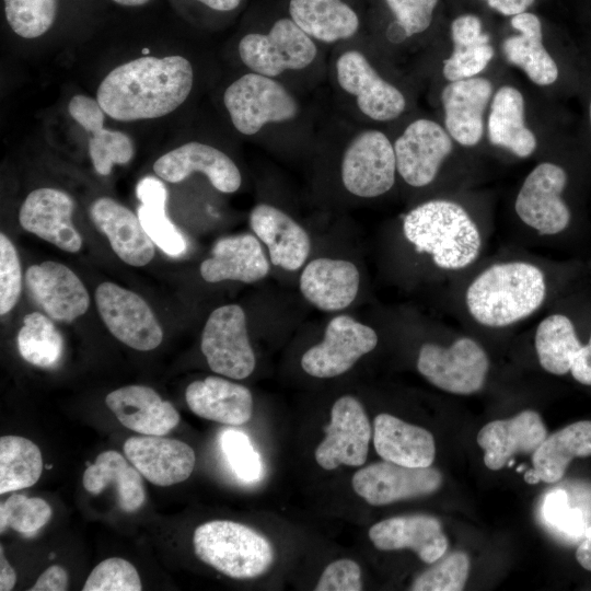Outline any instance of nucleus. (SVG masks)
I'll return each mask as SVG.
<instances>
[{
	"instance_id": "obj_32",
	"label": "nucleus",
	"mask_w": 591,
	"mask_h": 591,
	"mask_svg": "<svg viewBox=\"0 0 591 591\" xmlns=\"http://www.w3.org/2000/svg\"><path fill=\"white\" fill-rule=\"evenodd\" d=\"M185 398L195 415L208 420L241 426L252 418L251 391L219 376L192 382L186 389Z\"/></svg>"
},
{
	"instance_id": "obj_7",
	"label": "nucleus",
	"mask_w": 591,
	"mask_h": 591,
	"mask_svg": "<svg viewBox=\"0 0 591 591\" xmlns=\"http://www.w3.org/2000/svg\"><path fill=\"white\" fill-rule=\"evenodd\" d=\"M569 172L560 164L543 162L525 177L514 202L520 220L542 235H557L572 224L573 211L564 194Z\"/></svg>"
},
{
	"instance_id": "obj_37",
	"label": "nucleus",
	"mask_w": 591,
	"mask_h": 591,
	"mask_svg": "<svg viewBox=\"0 0 591 591\" xmlns=\"http://www.w3.org/2000/svg\"><path fill=\"white\" fill-rule=\"evenodd\" d=\"M82 482L85 490L93 495L114 484L118 506L125 512H135L146 500L140 472L114 450L100 453L95 462L85 468Z\"/></svg>"
},
{
	"instance_id": "obj_8",
	"label": "nucleus",
	"mask_w": 591,
	"mask_h": 591,
	"mask_svg": "<svg viewBox=\"0 0 591 591\" xmlns=\"http://www.w3.org/2000/svg\"><path fill=\"white\" fill-rule=\"evenodd\" d=\"M417 369L438 389L468 395L483 387L489 360L474 339L461 337L449 347L424 344L418 354Z\"/></svg>"
},
{
	"instance_id": "obj_47",
	"label": "nucleus",
	"mask_w": 591,
	"mask_h": 591,
	"mask_svg": "<svg viewBox=\"0 0 591 591\" xmlns=\"http://www.w3.org/2000/svg\"><path fill=\"white\" fill-rule=\"evenodd\" d=\"M221 448L235 475L244 482L257 480L262 475V460L248 437L228 429L221 436Z\"/></svg>"
},
{
	"instance_id": "obj_34",
	"label": "nucleus",
	"mask_w": 591,
	"mask_h": 591,
	"mask_svg": "<svg viewBox=\"0 0 591 591\" xmlns=\"http://www.w3.org/2000/svg\"><path fill=\"white\" fill-rule=\"evenodd\" d=\"M587 456H591V420L576 421L546 437L532 453L533 468L524 473V480L556 483L572 459Z\"/></svg>"
},
{
	"instance_id": "obj_39",
	"label": "nucleus",
	"mask_w": 591,
	"mask_h": 591,
	"mask_svg": "<svg viewBox=\"0 0 591 591\" xmlns=\"http://www.w3.org/2000/svg\"><path fill=\"white\" fill-rule=\"evenodd\" d=\"M141 205L137 216L153 243L170 256H179L186 251V241L166 216L167 192L163 182L146 176L136 186Z\"/></svg>"
},
{
	"instance_id": "obj_52",
	"label": "nucleus",
	"mask_w": 591,
	"mask_h": 591,
	"mask_svg": "<svg viewBox=\"0 0 591 591\" xmlns=\"http://www.w3.org/2000/svg\"><path fill=\"white\" fill-rule=\"evenodd\" d=\"M569 372L578 383L591 385V329L587 341L577 352Z\"/></svg>"
},
{
	"instance_id": "obj_29",
	"label": "nucleus",
	"mask_w": 591,
	"mask_h": 591,
	"mask_svg": "<svg viewBox=\"0 0 591 591\" xmlns=\"http://www.w3.org/2000/svg\"><path fill=\"white\" fill-rule=\"evenodd\" d=\"M269 273L268 259L258 240L252 234L219 239L211 257L200 265V275L207 282L236 280L252 283Z\"/></svg>"
},
{
	"instance_id": "obj_41",
	"label": "nucleus",
	"mask_w": 591,
	"mask_h": 591,
	"mask_svg": "<svg viewBox=\"0 0 591 591\" xmlns=\"http://www.w3.org/2000/svg\"><path fill=\"white\" fill-rule=\"evenodd\" d=\"M21 357L39 368L55 367L63 352V339L51 320L43 313H28L18 334Z\"/></svg>"
},
{
	"instance_id": "obj_26",
	"label": "nucleus",
	"mask_w": 591,
	"mask_h": 591,
	"mask_svg": "<svg viewBox=\"0 0 591 591\" xmlns=\"http://www.w3.org/2000/svg\"><path fill=\"white\" fill-rule=\"evenodd\" d=\"M250 224L266 244L271 264L293 271L306 260L311 241L305 230L289 215L268 204L256 205Z\"/></svg>"
},
{
	"instance_id": "obj_4",
	"label": "nucleus",
	"mask_w": 591,
	"mask_h": 591,
	"mask_svg": "<svg viewBox=\"0 0 591 591\" xmlns=\"http://www.w3.org/2000/svg\"><path fill=\"white\" fill-rule=\"evenodd\" d=\"M196 555L206 564L233 579L256 578L270 567V542L252 528L213 520L196 528L193 537Z\"/></svg>"
},
{
	"instance_id": "obj_1",
	"label": "nucleus",
	"mask_w": 591,
	"mask_h": 591,
	"mask_svg": "<svg viewBox=\"0 0 591 591\" xmlns=\"http://www.w3.org/2000/svg\"><path fill=\"white\" fill-rule=\"evenodd\" d=\"M193 84V66L185 57L143 56L109 71L99 84L96 100L115 120L152 119L179 107Z\"/></svg>"
},
{
	"instance_id": "obj_13",
	"label": "nucleus",
	"mask_w": 591,
	"mask_h": 591,
	"mask_svg": "<svg viewBox=\"0 0 591 591\" xmlns=\"http://www.w3.org/2000/svg\"><path fill=\"white\" fill-rule=\"evenodd\" d=\"M378 344L375 331L348 315L331 320L323 340L301 358L302 369L315 378H334L348 371Z\"/></svg>"
},
{
	"instance_id": "obj_43",
	"label": "nucleus",
	"mask_w": 591,
	"mask_h": 591,
	"mask_svg": "<svg viewBox=\"0 0 591 591\" xmlns=\"http://www.w3.org/2000/svg\"><path fill=\"white\" fill-rule=\"evenodd\" d=\"M389 15L387 32L403 38L424 34L433 24L441 0H379Z\"/></svg>"
},
{
	"instance_id": "obj_17",
	"label": "nucleus",
	"mask_w": 591,
	"mask_h": 591,
	"mask_svg": "<svg viewBox=\"0 0 591 591\" xmlns=\"http://www.w3.org/2000/svg\"><path fill=\"white\" fill-rule=\"evenodd\" d=\"M25 282L33 300L54 321L70 323L89 308L84 285L63 264L46 260L32 265L26 270Z\"/></svg>"
},
{
	"instance_id": "obj_40",
	"label": "nucleus",
	"mask_w": 591,
	"mask_h": 591,
	"mask_svg": "<svg viewBox=\"0 0 591 591\" xmlns=\"http://www.w3.org/2000/svg\"><path fill=\"white\" fill-rule=\"evenodd\" d=\"M42 470V453L34 442L18 436L0 438V494L33 486Z\"/></svg>"
},
{
	"instance_id": "obj_33",
	"label": "nucleus",
	"mask_w": 591,
	"mask_h": 591,
	"mask_svg": "<svg viewBox=\"0 0 591 591\" xmlns=\"http://www.w3.org/2000/svg\"><path fill=\"white\" fill-rule=\"evenodd\" d=\"M373 443L384 460L404 466H431L436 455L433 436L390 414H379L373 422Z\"/></svg>"
},
{
	"instance_id": "obj_6",
	"label": "nucleus",
	"mask_w": 591,
	"mask_h": 591,
	"mask_svg": "<svg viewBox=\"0 0 591 591\" xmlns=\"http://www.w3.org/2000/svg\"><path fill=\"white\" fill-rule=\"evenodd\" d=\"M237 51L252 72L277 78L312 65L317 56V45L286 13L274 19L266 31L244 34Z\"/></svg>"
},
{
	"instance_id": "obj_12",
	"label": "nucleus",
	"mask_w": 591,
	"mask_h": 591,
	"mask_svg": "<svg viewBox=\"0 0 591 591\" xmlns=\"http://www.w3.org/2000/svg\"><path fill=\"white\" fill-rule=\"evenodd\" d=\"M95 303L108 331L123 344L141 351L161 344L162 327L149 304L136 292L103 282L95 290Z\"/></svg>"
},
{
	"instance_id": "obj_28",
	"label": "nucleus",
	"mask_w": 591,
	"mask_h": 591,
	"mask_svg": "<svg viewBox=\"0 0 591 591\" xmlns=\"http://www.w3.org/2000/svg\"><path fill=\"white\" fill-rule=\"evenodd\" d=\"M286 13L312 39L323 44L355 37L362 23L351 0H287Z\"/></svg>"
},
{
	"instance_id": "obj_54",
	"label": "nucleus",
	"mask_w": 591,
	"mask_h": 591,
	"mask_svg": "<svg viewBox=\"0 0 591 591\" xmlns=\"http://www.w3.org/2000/svg\"><path fill=\"white\" fill-rule=\"evenodd\" d=\"M193 7L212 14H232L239 11L245 0H184Z\"/></svg>"
},
{
	"instance_id": "obj_46",
	"label": "nucleus",
	"mask_w": 591,
	"mask_h": 591,
	"mask_svg": "<svg viewBox=\"0 0 591 591\" xmlns=\"http://www.w3.org/2000/svg\"><path fill=\"white\" fill-rule=\"evenodd\" d=\"M137 569L126 559L112 557L101 561L89 575L83 591H140Z\"/></svg>"
},
{
	"instance_id": "obj_53",
	"label": "nucleus",
	"mask_w": 591,
	"mask_h": 591,
	"mask_svg": "<svg viewBox=\"0 0 591 591\" xmlns=\"http://www.w3.org/2000/svg\"><path fill=\"white\" fill-rule=\"evenodd\" d=\"M494 12L503 16H513L529 11L536 0H478Z\"/></svg>"
},
{
	"instance_id": "obj_21",
	"label": "nucleus",
	"mask_w": 591,
	"mask_h": 591,
	"mask_svg": "<svg viewBox=\"0 0 591 591\" xmlns=\"http://www.w3.org/2000/svg\"><path fill=\"white\" fill-rule=\"evenodd\" d=\"M493 85L482 77L452 81L441 93L448 134L464 147L476 146L484 134V113L491 99Z\"/></svg>"
},
{
	"instance_id": "obj_48",
	"label": "nucleus",
	"mask_w": 591,
	"mask_h": 591,
	"mask_svg": "<svg viewBox=\"0 0 591 591\" xmlns=\"http://www.w3.org/2000/svg\"><path fill=\"white\" fill-rule=\"evenodd\" d=\"M542 512L547 524L566 535L583 536L588 528L582 510L571 506L569 495L564 489L547 494Z\"/></svg>"
},
{
	"instance_id": "obj_19",
	"label": "nucleus",
	"mask_w": 591,
	"mask_h": 591,
	"mask_svg": "<svg viewBox=\"0 0 591 591\" xmlns=\"http://www.w3.org/2000/svg\"><path fill=\"white\" fill-rule=\"evenodd\" d=\"M73 199L63 190L43 187L32 190L19 211L21 227L30 233L56 245L62 251L77 253L82 237L71 217Z\"/></svg>"
},
{
	"instance_id": "obj_36",
	"label": "nucleus",
	"mask_w": 591,
	"mask_h": 591,
	"mask_svg": "<svg viewBox=\"0 0 591 591\" xmlns=\"http://www.w3.org/2000/svg\"><path fill=\"white\" fill-rule=\"evenodd\" d=\"M524 99L511 86H501L493 96L487 121L488 139L519 158L530 157L536 149L534 132L524 121Z\"/></svg>"
},
{
	"instance_id": "obj_50",
	"label": "nucleus",
	"mask_w": 591,
	"mask_h": 591,
	"mask_svg": "<svg viewBox=\"0 0 591 591\" xmlns=\"http://www.w3.org/2000/svg\"><path fill=\"white\" fill-rule=\"evenodd\" d=\"M315 591H360L362 590L361 570L351 559H338L331 563L321 575Z\"/></svg>"
},
{
	"instance_id": "obj_25",
	"label": "nucleus",
	"mask_w": 591,
	"mask_h": 591,
	"mask_svg": "<svg viewBox=\"0 0 591 591\" xmlns=\"http://www.w3.org/2000/svg\"><path fill=\"white\" fill-rule=\"evenodd\" d=\"M68 112L88 132L89 155L100 175L106 176L114 165L127 164L132 159L135 154L132 140L125 132L104 127L106 114L96 99L77 94L69 101Z\"/></svg>"
},
{
	"instance_id": "obj_35",
	"label": "nucleus",
	"mask_w": 591,
	"mask_h": 591,
	"mask_svg": "<svg viewBox=\"0 0 591 591\" xmlns=\"http://www.w3.org/2000/svg\"><path fill=\"white\" fill-rule=\"evenodd\" d=\"M450 34L453 50L443 61V77L452 82L479 74L495 54L482 19L475 13H461L451 21Z\"/></svg>"
},
{
	"instance_id": "obj_42",
	"label": "nucleus",
	"mask_w": 591,
	"mask_h": 591,
	"mask_svg": "<svg viewBox=\"0 0 591 591\" xmlns=\"http://www.w3.org/2000/svg\"><path fill=\"white\" fill-rule=\"evenodd\" d=\"M4 21L10 31L24 39L49 33L57 24L63 0H1Z\"/></svg>"
},
{
	"instance_id": "obj_3",
	"label": "nucleus",
	"mask_w": 591,
	"mask_h": 591,
	"mask_svg": "<svg viewBox=\"0 0 591 591\" xmlns=\"http://www.w3.org/2000/svg\"><path fill=\"white\" fill-rule=\"evenodd\" d=\"M403 232L418 253L429 254L436 266L459 270L476 260L482 250L477 224L461 205L433 199L412 209Z\"/></svg>"
},
{
	"instance_id": "obj_38",
	"label": "nucleus",
	"mask_w": 591,
	"mask_h": 591,
	"mask_svg": "<svg viewBox=\"0 0 591 591\" xmlns=\"http://www.w3.org/2000/svg\"><path fill=\"white\" fill-rule=\"evenodd\" d=\"M534 345L541 367L551 374L565 375L583 341L571 316L554 313L537 325Z\"/></svg>"
},
{
	"instance_id": "obj_45",
	"label": "nucleus",
	"mask_w": 591,
	"mask_h": 591,
	"mask_svg": "<svg viewBox=\"0 0 591 591\" xmlns=\"http://www.w3.org/2000/svg\"><path fill=\"white\" fill-rule=\"evenodd\" d=\"M470 571V558L464 552H454L436 566L424 571L413 582V591H461Z\"/></svg>"
},
{
	"instance_id": "obj_16",
	"label": "nucleus",
	"mask_w": 591,
	"mask_h": 591,
	"mask_svg": "<svg viewBox=\"0 0 591 591\" xmlns=\"http://www.w3.org/2000/svg\"><path fill=\"white\" fill-rule=\"evenodd\" d=\"M351 483L368 503L384 506L437 491L442 475L431 466L410 467L383 460L357 471Z\"/></svg>"
},
{
	"instance_id": "obj_44",
	"label": "nucleus",
	"mask_w": 591,
	"mask_h": 591,
	"mask_svg": "<svg viewBox=\"0 0 591 591\" xmlns=\"http://www.w3.org/2000/svg\"><path fill=\"white\" fill-rule=\"evenodd\" d=\"M51 508L42 498L14 494L0 506V532L8 528L32 535L48 523Z\"/></svg>"
},
{
	"instance_id": "obj_56",
	"label": "nucleus",
	"mask_w": 591,
	"mask_h": 591,
	"mask_svg": "<svg viewBox=\"0 0 591 591\" xmlns=\"http://www.w3.org/2000/svg\"><path fill=\"white\" fill-rule=\"evenodd\" d=\"M576 559L582 568L591 571V525L584 531L583 541L576 551Z\"/></svg>"
},
{
	"instance_id": "obj_23",
	"label": "nucleus",
	"mask_w": 591,
	"mask_h": 591,
	"mask_svg": "<svg viewBox=\"0 0 591 591\" xmlns=\"http://www.w3.org/2000/svg\"><path fill=\"white\" fill-rule=\"evenodd\" d=\"M90 217L121 260L136 267L151 262L154 243L131 210L109 197H101L92 202Z\"/></svg>"
},
{
	"instance_id": "obj_30",
	"label": "nucleus",
	"mask_w": 591,
	"mask_h": 591,
	"mask_svg": "<svg viewBox=\"0 0 591 591\" xmlns=\"http://www.w3.org/2000/svg\"><path fill=\"white\" fill-rule=\"evenodd\" d=\"M510 25L517 34L505 38L502 43V51L508 62L521 68L537 85L554 84L559 78V68L543 44L541 18L526 11L511 16Z\"/></svg>"
},
{
	"instance_id": "obj_11",
	"label": "nucleus",
	"mask_w": 591,
	"mask_h": 591,
	"mask_svg": "<svg viewBox=\"0 0 591 591\" xmlns=\"http://www.w3.org/2000/svg\"><path fill=\"white\" fill-rule=\"evenodd\" d=\"M335 76L339 88L355 100L358 109L374 121L393 120L406 108L402 91L383 79L358 49H347L337 57Z\"/></svg>"
},
{
	"instance_id": "obj_15",
	"label": "nucleus",
	"mask_w": 591,
	"mask_h": 591,
	"mask_svg": "<svg viewBox=\"0 0 591 591\" xmlns=\"http://www.w3.org/2000/svg\"><path fill=\"white\" fill-rule=\"evenodd\" d=\"M393 147L397 173L413 187L429 185L453 149L447 129L428 118L412 121Z\"/></svg>"
},
{
	"instance_id": "obj_57",
	"label": "nucleus",
	"mask_w": 591,
	"mask_h": 591,
	"mask_svg": "<svg viewBox=\"0 0 591 591\" xmlns=\"http://www.w3.org/2000/svg\"><path fill=\"white\" fill-rule=\"evenodd\" d=\"M109 1L121 8L137 9V8H143L150 4L153 0H109Z\"/></svg>"
},
{
	"instance_id": "obj_18",
	"label": "nucleus",
	"mask_w": 591,
	"mask_h": 591,
	"mask_svg": "<svg viewBox=\"0 0 591 591\" xmlns=\"http://www.w3.org/2000/svg\"><path fill=\"white\" fill-rule=\"evenodd\" d=\"M158 177L178 183L193 173L206 175L219 192L231 194L242 183L239 167L223 151L207 143L190 141L161 155L153 164Z\"/></svg>"
},
{
	"instance_id": "obj_59",
	"label": "nucleus",
	"mask_w": 591,
	"mask_h": 591,
	"mask_svg": "<svg viewBox=\"0 0 591 591\" xmlns=\"http://www.w3.org/2000/svg\"><path fill=\"white\" fill-rule=\"evenodd\" d=\"M522 470H524V466H523V465H522V466H519V467L517 468L518 472H521Z\"/></svg>"
},
{
	"instance_id": "obj_5",
	"label": "nucleus",
	"mask_w": 591,
	"mask_h": 591,
	"mask_svg": "<svg viewBox=\"0 0 591 591\" xmlns=\"http://www.w3.org/2000/svg\"><path fill=\"white\" fill-rule=\"evenodd\" d=\"M223 104L233 127L244 136L256 135L266 125L292 121L300 112L297 99L281 82L252 71L230 83Z\"/></svg>"
},
{
	"instance_id": "obj_58",
	"label": "nucleus",
	"mask_w": 591,
	"mask_h": 591,
	"mask_svg": "<svg viewBox=\"0 0 591 591\" xmlns=\"http://www.w3.org/2000/svg\"><path fill=\"white\" fill-rule=\"evenodd\" d=\"M587 115H588L589 129L591 131V97H590L589 103H588Z\"/></svg>"
},
{
	"instance_id": "obj_49",
	"label": "nucleus",
	"mask_w": 591,
	"mask_h": 591,
	"mask_svg": "<svg viewBox=\"0 0 591 591\" xmlns=\"http://www.w3.org/2000/svg\"><path fill=\"white\" fill-rule=\"evenodd\" d=\"M22 289L18 252L4 234H0V314L5 315L16 304Z\"/></svg>"
},
{
	"instance_id": "obj_27",
	"label": "nucleus",
	"mask_w": 591,
	"mask_h": 591,
	"mask_svg": "<svg viewBox=\"0 0 591 591\" xmlns=\"http://www.w3.org/2000/svg\"><path fill=\"white\" fill-rule=\"evenodd\" d=\"M105 403L123 426L141 434L164 436L179 422L174 406L149 386L117 389L107 394Z\"/></svg>"
},
{
	"instance_id": "obj_2",
	"label": "nucleus",
	"mask_w": 591,
	"mask_h": 591,
	"mask_svg": "<svg viewBox=\"0 0 591 591\" xmlns=\"http://www.w3.org/2000/svg\"><path fill=\"white\" fill-rule=\"evenodd\" d=\"M544 273L526 262L489 266L468 286L465 303L480 325L499 328L512 325L537 311L545 301Z\"/></svg>"
},
{
	"instance_id": "obj_24",
	"label": "nucleus",
	"mask_w": 591,
	"mask_h": 591,
	"mask_svg": "<svg viewBox=\"0 0 591 591\" xmlns=\"http://www.w3.org/2000/svg\"><path fill=\"white\" fill-rule=\"evenodd\" d=\"M546 437L541 416L534 410H523L510 419L485 425L477 433V443L485 451V465L498 471L517 453H533Z\"/></svg>"
},
{
	"instance_id": "obj_31",
	"label": "nucleus",
	"mask_w": 591,
	"mask_h": 591,
	"mask_svg": "<svg viewBox=\"0 0 591 591\" xmlns=\"http://www.w3.org/2000/svg\"><path fill=\"white\" fill-rule=\"evenodd\" d=\"M360 276L348 260L316 258L303 269L300 290L303 297L322 311H339L357 297Z\"/></svg>"
},
{
	"instance_id": "obj_55",
	"label": "nucleus",
	"mask_w": 591,
	"mask_h": 591,
	"mask_svg": "<svg viewBox=\"0 0 591 591\" xmlns=\"http://www.w3.org/2000/svg\"><path fill=\"white\" fill-rule=\"evenodd\" d=\"M16 582V573L10 566L4 556L2 545L0 546V590L10 591L14 588Z\"/></svg>"
},
{
	"instance_id": "obj_51",
	"label": "nucleus",
	"mask_w": 591,
	"mask_h": 591,
	"mask_svg": "<svg viewBox=\"0 0 591 591\" xmlns=\"http://www.w3.org/2000/svg\"><path fill=\"white\" fill-rule=\"evenodd\" d=\"M68 588V573L59 565L48 567L36 580L31 591H65Z\"/></svg>"
},
{
	"instance_id": "obj_10",
	"label": "nucleus",
	"mask_w": 591,
	"mask_h": 591,
	"mask_svg": "<svg viewBox=\"0 0 591 591\" xmlns=\"http://www.w3.org/2000/svg\"><path fill=\"white\" fill-rule=\"evenodd\" d=\"M201 351L218 374L235 380L252 374L256 360L240 305H222L211 312L202 331Z\"/></svg>"
},
{
	"instance_id": "obj_14",
	"label": "nucleus",
	"mask_w": 591,
	"mask_h": 591,
	"mask_svg": "<svg viewBox=\"0 0 591 591\" xmlns=\"http://www.w3.org/2000/svg\"><path fill=\"white\" fill-rule=\"evenodd\" d=\"M326 437L315 450V460L324 470L339 465L360 466L368 455L372 434L369 418L361 403L350 395L338 398L331 410Z\"/></svg>"
},
{
	"instance_id": "obj_20",
	"label": "nucleus",
	"mask_w": 591,
	"mask_h": 591,
	"mask_svg": "<svg viewBox=\"0 0 591 591\" xmlns=\"http://www.w3.org/2000/svg\"><path fill=\"white\" fill-rule=\"evenodd\" d=\"M129 462L150 483L171 486L187 479L195 466V452L187 443L163 436L131 437L124 444Z\"/></svg>"
},
{
	"instance_id": "obj_9",
	"label": "nucleus",
	"mask_w": 591,
	"mask_h": 591,
	"mask_svg": "<svg viewBox=\"0 0 591 591\" xmlns=\"http://www.w3.org/2000/svg\"><path fill=\"white\" fill-rule=\"evenodd\" d=\"M397 173L394 147L387 136L376 129L355 135L344 150L340 176L352 195L372 198L387 193Z\"/></svg>"
},
{
	"instance_id": "obj_22",
	"label": "nucleus",
	"mask_w": 591,
	"mask_h": 591,
	"mask_svg": "<svg viewBox=\"0 0 591 591\" xmlns=\"http://www.w3.org/2000/svg\"><path fill=\"white\" fill-rule=\"evenodd\" d=\"M369 537L380 551L410 548L427 564L442 558L448 549L440 521L426 514L382 520L370 528Z\"/></svg>"
}]
</instances>
